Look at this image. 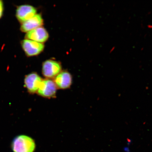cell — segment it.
Wrapping results in <instances>:
<instances>
[{"label":"cell","mask_w":152,"mask_h":152,"mask_svg":"<svg viewBox=\"0 0 152 152\" xmlns=\"http://www.w3.org/2000/svg\"><path fill=\"white\" fill-rule=\"evenodd\" d=\"M11 147L14 152H34L36 145L33 138L25 135H20L15 138Z\"/></svg>","instance_id":"1"},{"label":"cell","mask_w":152,"mask_h":152,"mask_svg":"<svg viewBox=\"0 0 152 152\" xmlns=\"http://www.w3.org/2000/svg\"><path fill=\"white\" fill-rule=\"evenodd\" d=\"M58 89L54 80L50 79H43L37 93L43 98H56Z\"/></svg>","instance_id":"2"},{"label":"cell","mask_w":152,"mask_h":152,"mask_svg":"<svg viewBox=\"0 0 152 152\" xmlns=\"http://www.w3.org/2000/svg\"><path fill=\"white\" fill-rule=\"evenodd\" d=\"M61 70V64L56 61L49 60L43 63L42 73L48 79H54L62 71Z\"/></svg>","instance_id":"3"},{"label":"cell","mask_w":152,"mask_h":152,"mask_svg":"<svg viewBox=\"0 0 152 152\" xmlns=\"http://www.w3.org/2000/svg\"><path fill=\"white\" fill-rule=\"evenodd\" d=\"M43 79L37 73L33 72L26 76L24 79V87L29 94H36Z\"/></svg>","instance_id":"4"},{"label":"cell","mask_w":152,"mask_h":152,"mask_svg":"<svg viewBox=\"0 0 152 152\" xmlns=\"http://www.w3.org/2000/svg\"><path fill=\"white\" fill-rule=\"evenodd\" d=\"M23 49L28 56H33L40 54L44 49L45 45L39 43L28 39H25L21 42Z\"/></svg>","instance_id":"5"},{"label":"cell","mask_w":152,"mask_h":152,"mask_svg":"<svg viewBox=\"0 0 152 152\" xmlns=\"http://www.w3.org/2000/svg\"><path fill=\"white\" fill-rule=\"evenodd\" d=\"M37 12V9L31 5H20L16 10V17L19 22L22 23L35 16Z\"/></svg>","instance_id":"6"},{"label":"cell","mask_w":152,"mask_h":152,"mask_svg":"<svg viewBox=\"0 0 152 152\" xmlns=\"http://www.w3.org/2000/svg\"><path fill=\"white\" fill-rule=\"evenodd\" d=\"M48 38V33L47 30L42 26L28 31L26 35V39L42 43L46 42Z\"/></svg>","instance_id":"7"},{"label":"cell","mask_w":152,"mask_h":152,"mask_svg":"<svg viewBox=\"0 0 152 152\" xmlns=\"http://www.w3.org/2000/svg\"><path fill=\"white\" fill-rule=\"evenodd\" d=\"M57 88L66 90L71 87L72 83V77L69 72L62 71L55 78L54 80Z\"/></svg>","instance_id":"8"},{"label":"cell","mask_w":152,"mask_h":152,"mask_svg":"<svg viewBox=\"0 0 152 152\" xmlns=\"http://www.w3.org/2000/svg\"><path fill=\"white\" fill-rule=\"evenodd\" d=\"M43 24V20L41 15L36 14L29 20L22 23L20 30L24 33H28L35 28L41 27Z\"/></svg>","instance_id":"9"},{"label":"cell","mask_w":152,"mask_h":152,"mask_svg":"<svg viewBox=\"0 0 152 152\" xmlns=\"http://www.w3.org/2000/svg\"><path fill=\"white\" fill-rule=\"evenodd\" d=\"M4 11V5L3 1L0 0V18L3 16Z\"/></svg>","instance_id":"10"}]
</instances>
